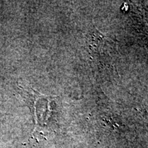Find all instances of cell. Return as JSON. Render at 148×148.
<instances>
[{
	"label": "cell",
	"instance_id": "1",
	"mask_svg": "<svg viewBox=\"0 0 148 148\" xmlns=\"http://www.w3.org/2000/svg\"><path fill=\"white\" fill-rule=\"evenodd\" d=\"M86 40L90 58L96 65L112 66L118 54L116 40L102 34L95 27L89 31Z\"/></svg>",
	"mask_w": 148,
	"mask_h": 148
}]
</instances>
